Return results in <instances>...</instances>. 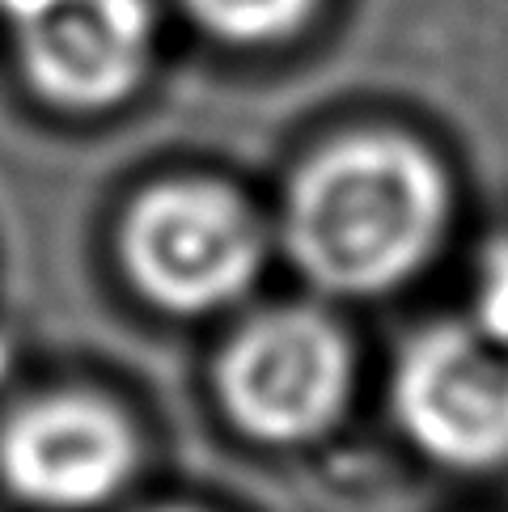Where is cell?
<instances>
[{"label":"cell","mask_w":508,"mask_h":512,"mask_svg":"<svg viewBox=\"0 0 508 512\" xmlns=\"http://www.w3.org/2000/svg\"><path fill=\"white\" fill-rule=\"evenodd\" d=\"M445 221V170L424 144L398 132H348L297 166L280 237L314 288L381 297L437 254Z\"/></svg>","instance_id":"1"},{"label":"cell","mask_w":508,"mask_h":512,"mask_svg":"<svg viewBox=\"0 0 508 512\" xmlns=\"http://www.w3.org/2000/svg\"><path fill=\"white\" fill-rule=\"evenodd\" d=\"M267 237L254 208L221 182L170 178L140 191L119 221V263L161 314H216L254 288Z\"/></svg>","instance_id":"2"},{"label":"cell","mask_w":508,"mask_h":512,"mask_svg":"<svg viewBox=\"0 0 508 512\" xmlns=\"http://www.w3.org/2000/svg\"><path fill=\"white\" fill-rule=\"evenodd\" d=\"M352 394V347L305 305H276L242 322L216 356V398L254 445L297 449L326 436Z\"/></svg>","instance_id":"3"},{"label":"cell","mask_w":508,"mask_h":512,"mask_svg":"<svg viewBox=\"0 0 508 512\" xmlns=\"http://www.w3.org/2000/svg\"><path fill=\"white\" fill-rule=\"evenodd\" d=\"M394 419L428 462L458 474L508 466V343L479 326H428L398 356Z\"/></svg>","instance_id":"4"},{"label":"cell","mask_w":508,"mask_h":512,"mask_svg":"<svg viewBox=\"0 0 508 512\" xmlns=\"http://www.w3.org/2000/svg\"><path fill=\"white\" fill-rule=\"evenodd\" d=\"M30 94L60 111H111L149 77L153 0H0Z\"/></svg>","instance_id":"5"},{"label":"cell","mask_w":508,"mask_h":512,"mask_svg":"<svg viewBox=\"0 0 508 512\" xmlns=\"http://www.w3.org/2000/svg\"><path fill=\"white\" fill-rule=\"evenodd\" d=\"M140 466V436L115 402L56 390L0 424V483L34 512H94L119 500Z\"/></svg>","instance_id":"6"},{"label":"cell","mask_w":508,"mask_h":512,"mask_svg":"<svg viewBox=\"0 0 508 512\" xmlns=\"http://www.w3.org/2000/svg\"><path fill=\"white\" fill-rule=\"evenodd\" d=\"M191 22L233 47H267L310 22L318 0H178Z\"/></svg>","instance_id":"7"},{"label":"cell","mask_w":508,"mask_h":512,"mask_svg":"<svg viewBox=\"0 0 508 512\" xmlns=\"http://www.w3.org/2000/svg\"><path fill=\"white\" fill-rule=\"evenodd\" d=\"M479 331L508 343V242L492 250L479 280Z\"/></svg>","instance_id":"8"},{"label":"cell","mask_w":508,"mask_h":512,"mask_svg":"<svg viewBox=\"0 0 508 512\" xmlns=\"http://www.w3.org/2000/svg\"><path fill=\"white\" fill-rule=\"evenodd\" d=\"M153 512H195V508H153Z\"/></svg>","instance_id":"9"}]
</instances>
